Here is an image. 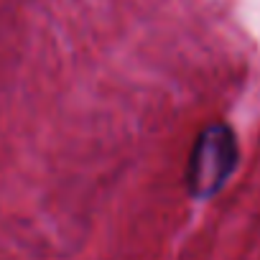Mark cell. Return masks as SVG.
<instances>
[{"label":"cell","instance_id":"6da1fadb","mask_svg":"<svg viewBox=\"0 0 260 260\" xmlns=\"http://www.w3.org/2000/svg\"><path fill=\"white\" fill-rule=\"evenodd\" d=\"M237 138L232 133V127L224 122H212L207 125L189 156L186 166V186L194 199H209L214 197L232 171L237 169Z\"/></svg>","mask_w":260,"mask_h":260}]
</instances>
